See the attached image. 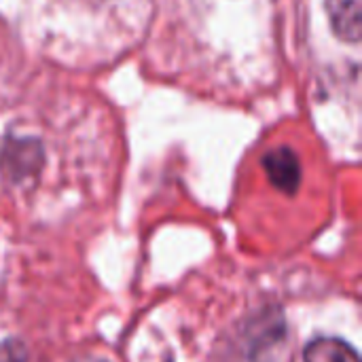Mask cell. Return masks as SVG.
<instances>
[{"mask_svg":"<svg viewBox=\"0 0 362 362\" xmlns=\"http://www.w3.org/2000/svg\"><path fill=\"white\" fill-rule=\"evenodd\" d=\"M333 34L344 42H361L362 0H325Z\"/></svg>","mask_w":362,"mask_h":362,"instance_id":"cell-3","label":"cell"},{"mask_svg":"<svg viewBox=\"0 0 362 362\" xmlns=\"http://www.w3.org/2000/svg\"><path fill=\"white\" fill-rule=\"evenodd\" d=\"M45 148L38 138H4L0 146V174L11 185H21L42 170Z\"/></svg>","mask_w":362,"mask_h":362,"instance_id":"cell-1","label":"cell"},{"mask_svg":"<svg viewBox=\"0 0 362 362\" xmlns=\"http://www.w3.org/2000/svg\"><path fill=\"white\" fill-rule=\"evenodd\" d=\"M303 362H361V356L346 339L320 335L305 346Z\"/></svg>","mask_w":362,"mask_h":362,"instance_id":"cell-4","label":"cell"},{"mask_svg":"<svg viewBox=\"0 0 362 362\" xmlns=\"http://www.w3.org/2000/svg\"><path fill=\"white\" fill-rule=\"evenodd\" d=\"M269 182L284 195H295L301 185V163L293 148L280 146L265 153L261 159Z\"/></svg>","mask_w":362,"mask_h":362,"instance_id":"cell-2","label":"cell"},{"mask_svg":"<svg viewBox=\"0 0 362 362\" xmlns=\"http://www.w3.org/2000/svg\"><path fill=\"white\" fill-rule=\"evenodd\" d=\"M72 362H108L106 358H100V356H83V358H76Z\"/></svg>","mask_w":362,"mask_h":362,"instance_id":"cell-6","label":"cell"},{"mask_svg":"<svg viewBox=\"0 0 362 362\" xmlns=\"http://www.w3.org/2000/svg\"><path fill=\"white\" fill-rule=\"evenodd\" d=\"M0 362H28L25 346L15 337L0 339Z\"/></svg>","mask_w":362,"mask_h":362,"instance_id":"cell-5","label":"cell"}]
</instances>
